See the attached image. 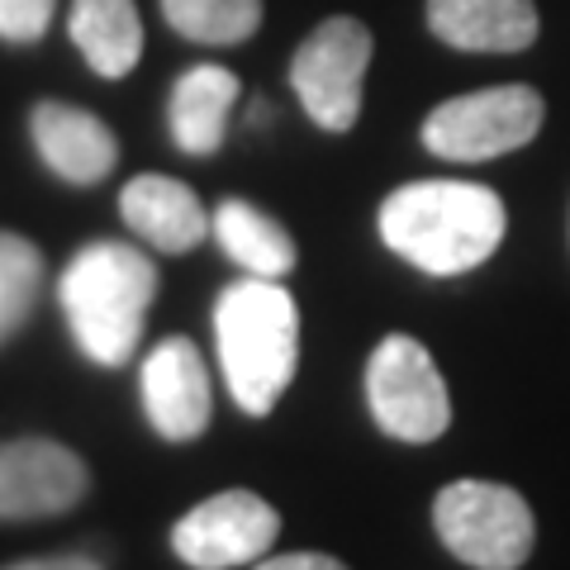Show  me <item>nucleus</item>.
<instances>
[{
	"label": "nucleus",
	"instance_id": "11",
	"mask_svg": "<svg viewBox=\"0 0 570 570\" xmlns=\"http://www.w3.org/2000/svg\"><path fill=\"white\" fill-rule=\"evenodd\" d=\"M33 142H39L43 163L71 186H96L100 176H110L119 163V142L96 115L77 110L62 100H43L33 110Z\"/></svg>",
	"mask_w": 570,
	"mask_h": 570
},
{
	"label": "nucleus",
	"instance_id": "10",
	"mask_svg": "<svg viewBox=\"0 0 570 570\" xmlns=\"http://www.w3.org/2000/svg\"><path fill=\"white\" fill-rule=\"evenodd\" d=\"M142 409L167 442H190L209 428L214 395L205 356L190 337H167L142 362Z\"/></svg>",
	"mask_w": 570,
	"mask_h": 570
},
{
	"label": "nucleus",
	"instance_id": "9",
	"mask_svg": "<svg viewBox=\"0 0 570 570\" xmlns=\"http://www.w3.org/2000/svg\"><path fill=\"white\" fill-rule=\"evenodd\" d=\"M91 485L86 461L52 438L0 442V519H48Z\"/></svg>",
	"mask_w": 570,
	"mask_h": 570
},
{
	"label": "nucleus",
	"instance_id": "18",
	"mask_svg": "<svg viewBox=\"0 0 570 570\" xmlns=\"http://www.w3.org/2000/svg\"><path fill=\"white\" fill-rule=\"evenodd\" d=\"M43 285V257L39 247L20 234H0V343L20 333L33 299Z\"/></svg>",
	"mask_w": 570,
	"mask_h": 570
},
{
	"label": "nucleus",
	"instance_id": "14",
	"mask_svg": "<svg viewBox=\"0 0 570 570\" xmlns=\"http://www.w3.org/2000/svg\"><path fill=\"white\" fill-rule=\"evenodd\" d=\"M238 100V77L228 67L200 62L171 91V138L190 157H209L224 142L228 110Z\"/></svg>",
	"mask_w": 570,
	"mask_h": 570
},
{
	"label": "nucleus",
	"instance_id": "4",
	"mask_svg": "<svg viewBox=\"0 0 570 570\" xmlns=\"http://www.w3.org/2000/svg\"><path fill=\"white\" fill-rule=\"evenodd\" d=\"M433 528L442 547L475 570H519L538 542L528 499L499 480H452L433 499Z\"/></svg>",
	"mask_w": 570,
	"mask_h": 570
},
{
	"label": "nucleus",
	"instance_id": "3",
	"mask_svg": "<svg viewBox=\"0 0 570 570\" xmlns=\"http://www.w3.org/2000/svg\"><path fill=\"white\" fill-rule=\"evenodd\" d=\"M62 309L77 347L96 366H124L138 352L157 295V266L129 243H91L62 272Z\"/></svg>",
	"mask_w": 570,
	"mask_h": 570
},
{
	"label": "nucleus",
	"instance_id": "6",
	"mask_svg": "<svg viewBox=\"0 0 570 570\" xmlns=\"http://www.w3.org/2000/svg\"><path fill=\"white\" fill-rule=\"evenodd\" d=\"M366 404L390 438L438 442L452 428V395L419 337L390 333L366 362Z\"/></svg>",
	"mask_w": 570,
	"mask_h": 570
},
{
	"label": "nucleus",
	"instance_id": "7",
	"mask_svg": "<svg viewBox=\"0 0 570 570\" xmlns=\"http://www.w3.org/2000/svg\"><path fill=\"white\" fill-rule=\"evenodd\" d=\"M366 62H371V33L362 20H347V14H333L299 43L291 62V86L318 129L347 134L356 124Z\"/></svg>",
	"mask_w": 570,
	"mask_h": 570
},
{
	"label": "nucleus",
	"instance_id": "13",
	"mask_svg": "<svg viewBox=\"0 0 570 570\" xmlns=\"http://www.w3.org/2000/svg\"><path fill=\"white\" fill-rule=\"evenodd\" d=\"M119 214L138 238H148L163 253H190L209 234V214L200 195L171 176H134L119 195Z\"/></svg>",
	"mask_w": 570,
	"mask_h": 570
},
{
	"label": "nucleus",
	"instance_id": "19",
	"mask_svg": "<svg viewBox=\"0 0 570 570\" xmlns=\"http://www.w3.org/2000/svg\"><path fill=\"white\" fill-rule=\"evenodd\" d=\"M58 0H0V39L6 43H33L43 39Z\"/></svg>",
	"mask_w": 570,
	"mask_h": 570
},
{
	"label": "nucleus",
	"instance_id": "21",
	"mask_svg": "<svg viewBox=\"0 0 570 570\" xmlns=\"http://www.w3.org/2000/svg\"><path fill=\"white\" fill-rule=\"evenodd\" d=\"M6 570H100V561H91V557H48V561H20V566H6Z\"/></svg>",
	"mask_w": 570,
	"mask_h": 570
},
{
	"label": "nucleus",
	"instance_id": "17",
	"mask_svg": "<svg viewBox=\"0 0 570 570\" xmlns=\"http://www.w3.org/2000/svg\"><path fill=\"white\" fill-rule=\"evenodd\" d=\"M163 14L190 43H243L262 24V0H163Z\"/></svg>",
	"mask_w": 570,
	"mask_h": 570
},
{
	"label": "nucleus",
	"instance_id": "15",
	"mask_svg": "<svg viewBox=\"0 0 570 570\" xmlns=\"http://www.w3.org/2000/svg\"><path fill=\"white\" fill-rule=\"evenodd\" d=\"M71 43L100 77H129L142 52L134 0H71Z\"/></svg>",
	"mask_w": 570,
	"mask_h": 570
},
{
	"label": "nucleus",
	"instance_id": "8",
	"mask_svg": "<svg viewBox=\"0 0 570 570\" xmlns=\"http://www.w3.org/2000/svg\"><path fill=\"white\" fill-rule=\"evenodd\" d=\"M281 538V513L253 490H224L195 504L171 528L176 557L195 570H228L262 561Z\"/></svg>",
	"mask_w": 570,
	"mask_h": 570
},
{
	"label": "nucleus",
	"instance_id": "1",
	"mask_svg": "<svg viewBox=\"0 0 570 570\" xmlns=\"http://www.w3.org/2000/svg\"><path fill=\"white\" fill-rule=\"evenodd\" d=\"M504 200L475 181H414L381 205V238L390 253L428 276H461L504 243Z\"/></svg>",
	"mask_w": 570,
	"mask_h": 570
},
{
	"label": "nucleus",
	"instance_id": "2",
	"mask_svg": "<svg viewBox=\"0 0 570 570\" xmlns=\"http://www.w3.org/2000/svg\"><path fill=\"white\" fill-rule=\"evenodd\" d=\"M214 343H219L228 395L243 414L266 419L299 362V309L291 291L272 276L234 281L214 305Z\"/></svg>",
	"mask_w": 570,
	"mask_h": 570
},
{
	"label": "nucleus",
	"instance_id": "16",
	"mask_svg": "<svg viewBox=\"0 0 570 570\" xmlns=\"http://www.w3.org/2000/svg\"><path fill=\"white\" fill-rule=\"evenodd\" d=\"M214 238H219V247L228 257H234L247 276H291V266H295V243L291 234L272 219V214H262L257 205H247V200H224L219 209H214Z\"/></svg>",
	"mask_w": 570,
	"mask_h": 570
},
{
	"label": "nucleus",
	"instance_id": "5",
	"mask_svg": "<svg viewBox=\"0 0 570 570\" xmlns=\"http://www.w3.org/2000/svg\"><path fill=\"white\" fill-rule=\"evenodd\" d=\"M547 105L532 86H490L456 96L423 119V148L448 163H490L538 138Z\"/></svg>",
	"mask_w": 570,
	"mask_h": 570
},
{
	"label": "nucleus",
	"instance_id": "12",
	"mask_svg": "<svg viewBox=\"0 0 570 570\" xmlns=\"http://www.w3.org/2000/svg\"><path fill=\"white\" fill-rule=\"evenodd\" d=\"M428 29L461 52H519L538 39L532 0H428Z\"/></svg>",
	"mask_w": 570,
	"mask_h": 570
},
{
	"label": "nucleus",
	"instance_id": "20",
	"mask_svg": "<svg viewBox=\"0 0 570 570\" xmlns=\"http://www.w3.org/2000/svg\"><path fill=\"white\" fill-rule=\"evenodd\" d=\"M253 570H347V566L324 557V551H285V557H262Z\"/></svg>",
	"mask_w": 570,
	"mask_h": 570
}]
</instances>
